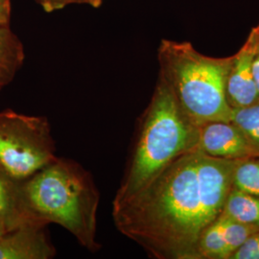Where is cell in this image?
<instances>
[{"label":"cell","mask_w":259,"mask_h":259,"mask_svg":"<svg viewBox=\"0 0 259 259\" xmlns=\"http://www.w3.org/2000/svg\"><path fill=\"white\" fill-rule=\"evenodd\" d=\"M239 159L199 148L173 160L139 191L112 204L121 234L156 259H192L204 229L222 212Z\"/></svg>","instance_id":"6da1fadb"},{"label":"cell","mask_w":259,"mask_h":259,"mask_svg":"<svg viewBox=\"0 0 259 259\" xmlns=\"http://www.w3.org/2000/svg\"><path fill=\"white\" fill-rule=\"evenodd\" d=\"M22 187L35 222L60 225L89 251L101 249L96 236L100 193L91 173L80 163L57 157L23 181Z\"/></svg>","instance_id":"7a4b0ae2"},{"label":"cell","mask_w":259,"mask_h":259,"mask_svg":"<svg viewBox=\"0 0 259 259\" xmlns=\"http://www.w3.org/2000/svg\"><path fill=\"white\" fill-rule=\"evenodd\" d=\"M199 135L200 127L182 111L166 82L158 75L112 204L137 193L173 160L198 148Z\"/></svg>","instance_id":"3957f363"},{"label":"cell","mask_w":259,"mask_h":259,"mask_svg":"<svg viewBox=\"0 0 259 259\" xmlns=\"http://www.w3.org/2000/svg\"><path fill=\"white\" fill-rule=\"evenodd\" d=\"M158 75L166 82L186 116L197 126L230 121L226 88L233 55L205 56L191 42L162 39L157 49Z\"/></svg>","instance_id":"277c9868"},{"label":"cell","mask_w":259,"mask_h":259,"mask_svg":"<svg viewBox=\"0 0 259 259\" xmlns=\"http://www.w3.org/2000/svg\"><path fill=\"white\" fill-rule=\"evenodd\" d=\"M56 157L55 141L46 116L0 111V164L11 176L23 182Z\"/></svg>","instance_id":"5b68a950"},{"label":"cell","mask_w":259,"mask_h":259,"mask_svg":"<svg viewBox=\"0 0 259 259\" xmlns=\"http://www.w3.org/2000/svg\"><path fill=\"white\" fill-rule=\"evenodd\" d=\"M257 231V228L220 214L200 235L192 259H232L244 242Z\"/></svg>","instance_id":"8992f818"},{"label":"cell","mask_w":259,"mask_h":259,"mask_svg":"<svg viewBox=\"0 0 259 259\" xmlns=\"http://www.w3.org/2000/svg\"><path fill=\"white\" fill-rule=\"evenodd\" d=\"M259 45V23L252 28L245 44L233 55L226 96L230 107L240 108L259 100V93L252 75V62Z\"/></svg>","instance_id":"52a82bcc"},{"label":"cell","mask_w":259,"mask_h":259,"mask_svg":"<svg viewBox=\"0 0 259 259\" xmlns=\"http://www.w3.org/2000/svg\"><path fill=\"white\" fill-rule=\"evenodd\" d=\"M198 148L210 157L225 159L259 157V149L231 121H215L201 126Z\"/></svg>","instance_id":"ba28073f"},{"label":"cell","mask_w":259,"mask_h":259,"mask_svg":"<svg viewBox=\"0 0 259 259\" xmlns=\"http://www.w3.org/2000/svg\"><path fill=\"white\" fill-rule=\"evenodd\" d=\"M47 226L27 224L0 238V259H51L57 250L47 232Z\"/></svg>","instance_id":"9c48e42d"},{"label":"cell","mask_w":259,"mask_h":259,"mask_svg":"<svg viewBox=\"0 0 259 259\" xmlns=\"http://www.w3.org/2000/svg\"><path fill=\"white\" fill-rule=\"evenodd\" d=\"M22 184L0 164V218L10 231L27 224H38L29 212Z\"/></svg>","instance_id":"30bf717a"},{"label":"cell","mask_w":259,"mask_h":259,"mask_svg":"<svg viewBox=\"0 0 259 259\" xmlns=\"http://www.w3.org/2000/svg\"><path fill=\"white\" fill-rule=\"evenodd\" d=\"M24 47L10 26L0 27V91L13 82L24 63Z\"/></svg>","instance_id":"8fae6325"},{"label":"cell","mask_w":259,"mask_h":259,"mask_svg":"<svg viewBox=\"0 0 259 259\" xmlns=\"http://www.w3.org/2000/svg\"><path fill=\"white\" fill-rule=\"evenodd\" d=\"M221 214L236 222L259 229V197L232 187Z\"/></svg>","instance_id":"7c38bea8"},{"label":"cell","mask_w":259,"mask_h":259,"mask_svg":"<svg viewBox=\"0 0 259 259\" xmlns=\"http://www.w3.org/2000/svg\"><path fill=\"white\" fill-rule=\"evenodd\" d=\"M232 187L259 197V157L238 160L232 174Z\"/></svg>","instance_id":"4fadbf2b"},{"label":"cell","mask_w":259,"mask_h":259,"mask_svg":"<svg viewBox=\"0 0 259 259\" xmlns=\"http://www.w3.org/2000/svg\"><path fill=\"white\" fill-rule=\"evenodd\" d=\"M230 121L259 149V100L249 106L232 109Z\"/></svg>","instance_id":"5bb4252c"},{"label":"cell","mask_w":259,"mask_h":259,"mask_svg":"<svg viewBox=\"0 0 259 259\" xmlns=\"http://www.w3.org/2000/svg\"><path fill=\"white\" fill-rule=\"evenodd\" d=\"M232 259H259V231L252 233L244 242Z\"/></svg>","instance_id":"9a60e30c"},{"label":"cell","mask_w":259,"mask_h":259,"mask_svg":"<svg viewBox=\"0 0 259 259\" xmlns=\"http://www.w3.org/2000/svg\"><path fill=\"white\" fill-rule=\"evenodd\" d=\"M47 13L64 9L68 5V0H36Z\"/></svg>","instance_id":"2e32d148"},{"label":"cell","mask_w":259,"mask_h":259,"mask_svg":"<svg viewBox=\"0 0 259 259\" xmlns=\"http://www.w3.org/2000/svg\"><path fill=\"white\" fill-rule=\"evenodd\" d=\"M11 10V0H0V27L10 26Z\"/></svg>","instance_id":"e0dca14e"},{"label":"cell","mask_w":259,"mask_h":259,"mask_svg":"<svg viewBox=\"0 0 259 259\" xmlns=\"http://www.w3.org/2000/svg\"><path fill=\"white\" fill-rule=\"evenodd\" d=\"M252 75H253V80L255 83V87L257 89V92L259 93V45L256 50V53L254 55V59L252 62Z\"/></svg>","instance_id":"ac0fdd59"},{"label":"cell","mask_w":259,"mask_h":259,"mask_svg":"<svg viewBox=\"0 0 259 259\" xmlns=\"http://www.w3.org/2000/svg\"><path fill=\"white\" fill-rule=\"evenodd\" d=\"M105 0H68V5L70 4H82L89 5L93 8H98L103 4Z\"/></svg>","instance_id":"d6986e66"},{"label":"cell","mask_w":259,"mask_h":259,"mask_svg":"<svg viewBox=\"0 0 259 259\" xmlns=\"http://www.w3.org/2000/svg\"><path fill=\"white\" fill-rule=\"evenodd\" d=\"M8 232H10L9 228L7 227L6 223L0 218V238Z\"/></svg>","instance_id":"ffe728a7"}]
</instances>
